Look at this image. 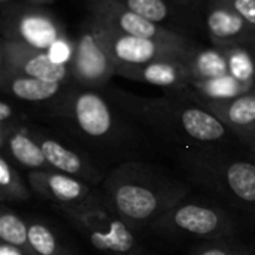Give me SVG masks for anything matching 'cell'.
<instances>
[{
  "label": "cell",
  "instance_id": "cell-10",
  "mask_svg": "<svg viewBox=\"0 0 255 255\" xmlns=\"http://www.w3.org/2000/svg\"><path fill=\"white\" fill-rule=\"evenodd\" d=\"M31 130L52 170L78 178L91 187L102 185L108 173L102 170L91 152L34 123H31Z\"/></svg>",
  "mask_w": 255,
  "mask_h": 255
},
{
  "label": "cell",
  "instance_id": "cell-14",
  "mask_svg": "<svg viewBox=\"0 0 255 255\" xmlns=\"http://www.w3.org/2000/svg\"><path fill=\"white\" fill-rule=\"evenodd\" d=\"M203 27L214 46L251 43L255 39L254 28L226 0H205Z\"/></svg>",
  "mask_w": 255,
  "mask_h": 255
},
{
  "label": "cell",
  "instance_id": "cell-35",
  "mask_svg": "<svg viewBox=\"0 0 255 255\" xmlns=\"http://www.w3.org/2000/svg\"><path fill=\"white\" fill-rule=\"evenodd\" d=\"M131 255H143V254H140V253L137 251V253H134V254H131Z\"/></svg>",
  "mask_w": 255,
  "mask_h": 255
},
{
  "label": "cell",
  "instance_id": "cell-27",
  "mask_svg": "<svg viewBox=\"0 0 255 255\" xmlns=\"http://www.w3.org/2000/svg\"><path fill=\"white\" fill-rule=\"evenodd\" d=\"M191 255H250L244 248L227 242V239L223 241H206L200 245H197Z\"/></svg>",
  "mask_w": 255,
  "mask_h": 255
},
{
  "label": "cell",
  "instance_id": "cell-26",
  "mask_svg": "<svg viewBox=\"0 0 255 255\" xmlns=\"http://www.w3.org/2000/svg\"><path fill=\"white\" fill-rule=\"evenodd\" d=\"M28 115L22 109L21 103L16 100L3 96L0 102V137L7 134L15 127L21 126L22 123L28 121Z\"/></svg>",
  "mask_w": 255,
  "mask_h": 255
},
{
  "label": "cell",
  "instance_id": "cell-4",
  "mask_svg": "<svg viewBox=\"0 0 255 255\" xmlns=\"http://www.w3.org/2000/svg\"><path fill=\"white\" fill-rule=\"evenodd\" d=\"M190 176L241 206L255 209V164L223 155L217 148H185L181 155Z\"/></svg>",
  "mask_w": 255,
  "mask_h": 255
},
{
  "label": "cell",
  "instance_id": "cell-33",
  "mask_svg": "<svg viewBox=\"0 0 255 255\" xmlns=\"http://www.w3.org/2000/svg\"><path fill=\"white\" fill-rule=\"evenodd\" d=\"M0 1H1V6H6V4H9L12 1H16V0H0Z\"/></svg>",
  "mask_w": 255,
  "mask_h": 255
},
{
  "label": "cell",
  "instance_id": "cell-29",
  "mask_svg": "<svg viewBox=\"0 0 255 255\" xmlns=\"http://www.w3.org/2000/svg\"><path fill=\"white\" fill-rule=\"evenodd\" d=\"M0 255H37L34 251H27L4 242H0Z\"/></svg>",
  "mask_w": 255,
  "mask_h": 255
},
{
  "label": "cell",
  "instance_id": "cell-8",
  "mask_svg": "<svg viewBox=\"0 0 255 255\" xmlns=\"http://www.w3.org/2000/svg\"><path fill=\"white\" fill-rule=\"evenodd\" d=\"M69 69L73 84L94 90L106 88L117 76V63L97 36L90 15L79 27Z\"/></svg>",
  "mask_w": 255,
  "mask_h": 255
},
{
  "label": "cell",
  "instance_id": "cell-22",
  "mask_svg": "<svg viewBox=\"0 0 255 255\" xmlns=\"http://www.w3.org/2000/svg\"><path fill=\"white\" fill-rule=\"evenodd\" d=\"M28 184L16 170L12 161L0 154V200L1 203H21L27 202L31 196Z\"/></svg>",
  "mask_w": 255,
  "mask_h": 255
},
{
  "label": "cell",
  "instance_id": "cell-3",
  "mask_svg": "<svg viewBox=\"0 0 255 255\" xmlns=\"http://www.w3.org/2000/svg\"><path fill=\"white\" fill-rule=\"evenodd\" d=\"M100 190L133 232L151 227L188 196L187 187L163 169L134 160L120 163L108 172Z\"/></svg>",
  "mask_w": 255,
  "mask_h": 255
},
{
  "label": "cell",
  "instance_id": "cell-11",
  "mask_svg": "<svg viewBox=\"0 0 255 255\" xmlns=\"http://www.w3.org/2000/svg\"><path fill=\"white\" fill-rule=\"evenodd\" d=\"M88 10L90 15L94 16L96 19L130 36L184 46L197 45L191 37L172 31L136 13L134 10L127 7L121 0H88Z\"/></svg>",
  "mask_w": 255,
  "mask_h": 255
},
{
  "label": "cell",
  "instance_id": "cell-19",
  "mask_svg": "<svg viewBox=\"0 0 255 255\" xmlns=\"http://www.w3.org/2000/svg\"><path fill=\"white\" fill-rule=\"evenodd\" d=\"M0 151L9 161L25 167L28 172L52 170L45 158L40 143L33 134L30 120L0 137Z\"/></svg>",
  "mask_w": 255,
  "mask_h": 255
},
{
  "label": "cell",
  "instance_id": "cell-28",
  "mask_svg": "<svg viewBox=\"0 0 255 255\" xmlns=\"http://www.w3.org/2000/svg\"><path fill=\"white\" fill-rule=\"evenodd\" d=\"M244 19L255 30V0H226Z\"/></svg>",
  "mask_w": 255,
  "mask_h": 255
},
{
  "label": "cell",
  "instance_id": "cell-20",
  "mask_svg": "<svg viewBox=\"0 0 255 255\" xmlns=\"http://www.w3.org/2000/svg\"><path fill=\"white\" fill-rule=\"evenodd\" d=\"M187 64L191 72V82L209 81L221 76H227L229 64L226 54L218 46H200L197 45L187 57Z\"/></svg>",
  "mask_w": 255,
  "mask_h": 255
},
{
  "label": "cell",
  "instance_id": "cell-7",
  "mask_svg": "<svg viewBox=\"0 0 255 255\" xmlns=\"http://www.w3.org/2000/svg\"><path fill=\"white\" fill-rule=\"evenodd\" d=\"M66 37V25L42 4L16 0L3 6L1 39L49 51Z\"/></svg>",
  "mask_w": 255,
  "mask_h": 255
},
{
  "label": "cell",
  "instance_id": "cell-23",
  "mask_svg": "<svg viewBox=\"0 0 255 255\" xmlns=\"http://www.w3.org/2000/svg\"><path fill=\"white\" fill-rule=\"evenodd\" d=\"M190 88L203 99L223 100V99H232V97L241 96L254 87H248L242 84L241 81H238L236 78H233L232 75H227V76H221L217 79L191 82Z\"/></svg>",
  "mask_w": 255,
  "mask_h": 255
},
{
  "label": "cell",
  "instance_id": "cell-30",
  "mask_svg": "<svg viewBox=\"0 0 255 255\" xmlns=\"http://www.w3.org/2000/svg\"><path fill=\"white\" fill-rule=\"evenodd\" d=\"M173 1H178L181 4L190 6V7L202 10V12H203V6H205V0H173Z\"/></svg>",
  "mask_w": 255,
  "mask_h": 255
},
{
  "label": "cell",
  "instance_id": "cell-18",
  "mask_svg": "<svg viewBox=\"0 0 255 255\" xmlns=\"http://www.w3.org/2000/svg\"><path fill=\"white\" fill-rule=\"evenodd\" d=\"M127 7L146 19L163 25L172 31L185 34L190 37V28L199 22V16H203L202 10L181 4L173 0H121Z\"/></svg>",
  "mask_w": 255,
  "mask_h": 255
},
{
  "label": "cell",
  "instance_id": "cell-21",
  "mask_svg": "<svg viewBox=\"0 0 255 255\" xmlns=\"http://www.w3.org/2000/svg\"><path fill=\"white\" fill-rule=\"evenodd\" d=\"M218 48L226 54L229 73L242 84L255 87V54L251 43H235Z\"/></svg>",
  "mask_w": 255,
  "mask_h": 255
},
{
  "label": "cell",
  "instance_id": "cell-17",
  "mask_svg": "<svg viewBox=\"0 0 255 255\" xmlns=\"http://www.w3.org/2000/svg\"><path fill=\"white\" fill-rule=\"evenodd\" d=\"M70 82H52L39 78L16 73L0 67V91L21 105H30L34 109L43 108L58 99Z\"/></svg>",
  "mask_w": 255,
  "mask_h": 255
},
{
  "label": "cell",
  "instance_id": "cell-24",
  "mask_svg": "<svg viewBox=\"0 0 255 255\" xmlns=\"http://www.w3.org/2000/svg\"><path fill=\"white\" fill-rule=\"evenodd\" d=\"M30 247L37 255H75L57 236V233L39 220L28 221Z\"/></svg>",
  "mask_w": 255,
  "mask_h": 255
},
{
  "label": "cell",
  "instance_id": "cell-6",
  "mask_svg": "<svg viewBox=\"0 0 255 255\" xmlns=\"http://www.w3.org/2000/svg\"><path fill=\"white\" fill-rule=\"evenodd\" d=\"M154 233L202 241H223L235 235L232 217L218 206L188 200V196L164 212L151 227Z\"/></svg>",
  "mask_w": 255,
  "mask_h": 255
},
{
  "label": "cell",
  "instance_id": "cell-2",
  "mask_svg": "<svg viewBox=\"0 0 255 255\" xmlns=\"http://www.w3.org/2000/svg\"><path fill=\"white\" fill-rule=\"evenodd\" d=\"M103 91L139 127L182 148H215L233 134L212 112L184 93L148 97L112 84Z\"/></svg>",
  "mask_w": 255,
  "mask_h": 255
},
{
  "label": "cell",
  "instance_id": "cell-16",
  "mask_svg": "<svg viewBox=\"0 0 255 255\" xmlns=\"http://www.w3.org/2000/svg\"><path fill=\"white\" fill-rule=\"evenodd\" d=\"M27 184L39 199L55 206L78 205L94 191L90 184L57 170H31L27 173Z\"/></svg>",
  "mask_w": 255,
  "mask_h": 255
},
{
  "label": "cell",
  "instance_id": "cell-32",
  "mask_svg": "<svg viewBox=\"0 0 255 255\" xmlns=\"http://www.w3.org/2000/svg\"><path fill=\"white\" fill-rule=\"evenodd\" d=\"M28 1L36 3V4H45V3H49V1H52V0H28Z\"/></svg>",
  "mask_w": 255,
  "mask_h": 255
},
{
  "label": "cell",
  "instance_id": "cell-1",
  "mask_svg": "<svg viewBox=\"0 0 255 255\" xmlns=\"http://www.w3.org/2000/svg\"><path fill=\"white\" fill-rule=\"evenodd\" d=\"M58 133L88 152L126 154L137 142V124L131 121L103 90L73 82L52 103L36 109Z\"/></svg>",
  "mask_w": 255,
  "mask_h": 255
},
{
  "label": "cell",
  "instance_id": "cell-5",
  "mask_svg": "<svg viewBox=\"0 0 255 255\" xmlns=\"http://www.w3.org/2000/svg\"><path fill=\"white\" fill-rule=\"evenodd\" d=\"M54 208L96 250L115 255L137 253L134 232L112 209L102 190H94L88 199L78 205Z\"/></svg>",
  "mask_w": 255,
  "mask_h": 255
},
{
  "label": "cell",
  "instance_id": "cell-13",
  "mask_svg": "<svg viewBox=\"0 0 255 255\" xmlns=\"http://www.w3.org/2000/svg\"><path fill=\"white\" fill-rule=\"evenodd\" d=\"M185 60L163 58L143 64H117V76L158 87L164 93H176L191 85L193 78Z\"/></svg>",
  "mask_w": 255,
  "mask_h": 255
},
{
  "label": "cell",
  "instance_id": "cell-9",
  "mask_svg": "<svg viewBox=\"0 0 255 255\" xmlns=\"http://www.w3.org/2000/svg\"><path fill=\"white\" fill-rule=\"evenodd\" d=\"M90 15V13H88ZM91 16V15H90ZM93 18L97 36L106 46L108 52L117 64H143L154 60L178 58L185 60L197 46H184L175 43H164L152 39H143L121 33L111 25Z\"/></svg>",
  "mask_w": 255,
  "mask_h": 255
},
{
  "label": "cell",
  "instance_id": "cell-25",
  "mask_svg": "<svg viewBox=\"0 0 255 255\" xmlns=\"http://www.w3.org/2000/svg\"><path fill=\"white\" fill-rule=\"evenodd\" d=\"M0 242L33 251L28 239V221L4 205L0 209Z\"/></svg>",
  "mask_w": 255,
  "mask_h": 255
},
{
  "label": "cell",
  "instance_id": "cell-31",
  "mask_svg": "<svg viewBox=\"0 0 255 255\" xmlns=\"http://www.w3.org/2000/svg\"><path fill=\"white\" fill-rule=\"evenodd\" d=\"M245 145L253 151V152H255V130L250 134V137L247 139V142H245Z\"/></svg>",
  "mask_w": 255,
  "mask_h": 255
},
{
  "label": "cell",
  "instance_id": "cell-12",
  "mask_svg": "<svg viewBox=\"0 0 255 255\" xmlns=\"http://www.w3.org/2000/svg\"><path fill=\"white\" fill-rule=\"evenodd\" d=\"M0 67L52 82H72L69 64L57 63L48 51L1 39Z\"/></svg>",
  "mask_w": 255,
  "mask_h": 255
},
{
  "label": "cell",
  "instance_id": "cell-34",
  "mask_svg": "<svg viewBox=\"0 0 255 255\" xmlns=\"http://www.w3.org/2000/svg\"><path fill=\"white\" fill-rule=\"evenodd\" d=\"M251 46H253V49H254V54H255V39L251 42Z\"/></svg>",
  "mask_w": 255,
  "mask_h": 255
},
{
  "label": "cell",
  "instance_id": "cell-15",
  "mask_svg": "<svg viewBox=\"0 0 255 255\" xmlns=\"http://www.w3.org/2000/svg\"><path fill=\"white\" fill-rule=\"evenodd\" d=\"M193 100L199 102L209 112H212L220 121L226 124V127L244 143L255 130V87L250 91L223 100H211L197 96L191 88H185L182 91Z\"/></svg>",
  "mask_w": 255,
  "mask_h": 255
}]
</instances>
